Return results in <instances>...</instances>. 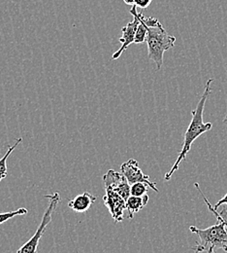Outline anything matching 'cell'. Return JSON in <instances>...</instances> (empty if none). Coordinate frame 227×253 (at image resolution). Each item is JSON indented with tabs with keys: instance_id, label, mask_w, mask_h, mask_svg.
I'll use <instances>...</instances> for the list:
<instances>
[{
	"instance_id": "6da1fadb",
	"label": "cell",
	"mask_w": 227,
	"mask_h": 253,
	"mask_svg": "<svg viewBox=\"0 0 227 253\" xmlns=\"http://www.w3.org/2000/svg\"><path fill=\"white\" fill-rule=\"evenodd\" d=\"M213 82H214V79H212V78L207 81L203 95L201 96V98L199 99L196 108H195V110L192 111L193 118H192V121H191V123L189 125L188 129L185 132L184 143H183L181 152L179 153V156H178V158L176 160L175 164L173 165V167L171 168V169L165 174L164 179L166 181L171 179L173 174L179 169L181 163L186 160L189 152L192 149V145L195 142V140H196L201 134L207 132L208 130H210L213 127V124L212 123H210V122L209 123H204L203 122L204 108H205V104H206L208 96L212 93L211 84Z\"/></svg>"
},
{
	"instance_id": "7a4b0ae2",
	"label": "cell",
	"mask_w": 227,
	"mask_h": 253,
	"mask_svg": "<svg viewBox=\"0 0 227 253\" xmlns=\"http://www.w3.org/2000/svg\"><path fill=\"white\" fill-rule=\"evenodd\" d=\"M196 189L202 195L206 205L208 206L211 212L215 214L217 217L218 223L206 228V229H199L196 226H191L190 230L194 234H196L199 238L198 244L193 248V250L196 253H217L218 250H223L227 253V227L226 223L223 220L220 212L218 210H215L214 207L211 205L209 200L206 198L202 190L200 189L199 184L195 183Z\"/></svg>"
},
{
	"instance_id": "3957f363",
	"label": "cell",
	"mask_w": 227,
	"mask_h": 253,
	"mask_svg": "<svg viewBox=\"0 0 227 253\" xmlns=\"http://www.w3.org/2000/svg\"><path fill=\"white\" fill-rule=\"evenodd\" d=\"M143 21L147 25L148 35V58L157 65V70H161L163 65L164 53L175 46L176 37L165 31L157 18L143 16Z\"/></svg>"
},
{
	"instance_id": "277c9868",
	"label": "cell",
	"mask_w": 227,
	"mask_h": 253,
	"mask_svg": "<svg viewBox=\"0 0 227 253\" xmlns=\"http://www.w3.org/2000/svg\"><path fill=\"white\" fill-rule=\"evenodd\" d=\"M45 198L49 200V206H48L46 211L44 212V215L42 217V220H41L38 229L36 230V232L32 237V239H30L23 247H21L17 253H37L39 242H40L46 228L52 221L53 213L57 210V207L62 200L61 195L58 192H56L52 195H47V196H45Z\"/></svg>"
},
{
	"instance_id": "5b68a950",
	"label": "cell",
	"mask_w": 227,
	"mask_h": 253,
	"mask_svg": "<svg viewBox=\"0 0 227 253\" xmlns=\"http://www.w3.org/2000/svg\"><path fill=\"white\" fill-rule=\"evenodd\" d=\"M121 172L126 176L130 185L142 182V183H146L151 189L158 193L160 192L157 188V184L151 181L150 176L145 174L142 171V169L139 168V163L134 159H130L128 162H125L124 164H122Z\"/></svg>"
},
{
	"instance_id": "8992f818",
	"label": "cell",
	"mask_w": 227,
	"mask_h": 253,
	"mask_svg": "<svg viewBox=\"0 0 227 253\" xmlns=\"http://www.w3.org/2000/svg\"><path fill=\"white\" fill-rule=\"evenodd\" d=\"M103 182L105 189L116 191L126 201L131 196V185L122 172L115 171L114 169L108 170L103 175Z\"/></svg>"
},
{
	"instance_id": "52a82bcc",
	"label": "cell",
	"mask_w": 227,
	"mask_h": 253,
	"mask_svg": "<svg viewBox=\"0 0 227 253\" xmlns=\"http://www.w3.org/2000/svg\"><path fill=\"white\" fill-rule=\"evenodd\" d=\"M105 192L103 202L111 213L112 218L115 222L123 221L125 211H127V201L114 190L105 189Z\"/></svg>"
},
{
	"instance_id": "ba28073f",
	"label": "cell",
	"mask_w": 227,
	"mask_h": 253,
	"mask_svg": "<svg viewBox=\"0 0 227 253\" xmlns=\"http://www.w3.org/2000/svg\"><path fill=\"white\" fill-rule=\"evenodd\" d=\"M130 14L133 15V21L131 23H129L126 27H124L122 29V37L119 39V41L122 43V47L113 54L112 59L113 60H117L119 59L123 53L129 48L130 44L134 43L135 40V35H136V31L138 28V25L140 23V19L138 16V12H137V7L135 5L132 6L131 10H130Z\"/></svg>"
},
{
	"instance_id": "9c48e42d",
	"label": "cell",
	"mask_w": 227,
	"mask_h": 253,
	"mask_svg": "<svg viewBox=\"0 0 227 253\" xmlns=\"http://www.w3.org/2000/svg\"><path fill=\"white\" fill-rule=\"evenodd\" d=\"M97 197L89 192L82 193L69 201L68 207L76 212H86L96 203Z\"/></svg>"
},
{
	"instance_id": "30bf717a",
	"label": "cell",
	"mask_w": 227,
	"mask_h": 253,
	"mask_svg": "<svg viewBox=\"0 0 227 253\" xmlns=\"http://www.w3.org/2000/svg\"><path fill=\"white\" fill-rule=\"evenodd\" d=\"M149 202V196H130L127 201V211H129V218L132 219L134 214L144 209Z\"/></svg>"
},
{
	"instance_id": "8fae6325",
	"label": "cell",
	"mask_w": 227,
	"mask_h": 253,
	"mask_svg": "<svg viewBox=\"0 0 227 253\" xmlns=\"http://www.w3.org/2000/svg\"><path fill=\"white\" fill-rule=\"evenodd\" d=\"M23 141L22 137H19L16 141V143L12 146L9 147L8 151L5 153V155L0 159V182L2 181V179L7 177V160L9 158V156L11 155V153L17 148V146Z\"/></svg>"
},
{
	"instance_id": "7c38bea8",
	"label": "cell",
	"mask_w": 227,
	"mask_h": 253,
	"mask_svg": "<svg viewBox=\"0 0 227 253\" xmlns=\"http://www.w3.org/2000/svg\"><path fill=\"white\" fill-rule=\"evenodd\" d=\"M139 19H140V23L138 25L137 31H136V35H135V40L134 43L135 44H141L146 42L147 39V35H148V28L147 25L145 24V22L143 21V13H138Z\"/></svg>"
},
{
	"instance_id": "4fadbf2b",
	"label": "cell",
	"mask_w": 227,
	"mask_h": 253,
	"mask_svg": "<svg viewBox=\"0 0 227 253\" xmlns=\"http://www.w3.org/2000/svg\"><path fill=\"white\" fill-rule=\"evenodd\" d=\"M28 213V210L25 208L19 209L17 211H8V212H1L0 213V225L3 224L4 222L8 221L12 218H14L15 216H19V215H26Z\"/></svg>"
},
{
	"instance_id": "5bb4252c",
	"label": "cell",
	"mask_w": 227,
	"mask_h": 253,
	"mask_svg": "<svg viewBox=\"0 0 227 253\" xmlns=\"http://www.w3.org/2000/svg\"><path fill=\"white\" fill-rule=\"evenodd\" d=\"M148 189H149V186L146 183H142V182L135 183L131 185V195L138 196V197L144 196L147 194Z\"/></svg>"
},
{
	"instance_id": "9a60e30c",
	"label": "cell",
	"mask_w": 227,
	"mask_h": 253,
	"mask_svg": "<svg viewBox=\"0 0 227 253\" xmlns=\"http://www.w3.org/2000/svg\"><path fill=\"white\" fill-rule=\"evenodd\" d=\"M153 0H134V5L141 9H146L152 4Z\"/></svg>"
},
{
	"instance_id": "2e32d148",
	"label": "cell",
	"mask_w": 227,
	"mask_h": 253,
	"mask_svg": "<svg viewBox=\"0 0 227 253\" xmlns=\"http://www.w3.org/2000/svg\"><path fill=\"white\" fill-rule=\"evenodd\" d=\"M223 205H227V194L225 195V197L222 199V200H220L216 205H215V207H214V209L215 210H218L221 206H223Z\"/></svg>"
},
{
	"instance_id": "e0dca14e",
	"label": "cell",
	"mask_w": 227,
	"mask_h": 253,
	"mask_svg": "<svg viewBox=\"0 0 227 253\" xmlns=\"http://www.w3.org/2000/svg\"><path fill=\"white\" fill-rule=\"evenodd\" d=\"M220 214H221V216H222V218H223V220L224 222L226 223V225H227V211L226 208H224L223 209V211L220 212Z\"/></svg>"
},
{
	"instance_id": "ac0fdd59",
	"label": "cell",
	"mask_w": 227,
	"mask_h": 253,
	"mask_svg": "<svg viewBox=\"0 0 227 253\" xmlns=\"http://www.w3.org/2000/svg\"><path fill=\"white\" fill-rule=\"evenodd\" d=\"M124 2H125L127 5H130V6H133V5H134V0H124Z\"/></svg>"
},
{
	"instance_id": "d6986e66",
	"label": "cell",
	"mask_w": 227,
	"mask_h": 253,
	"mask_svg": "<svg viewBox=\"0 0 227 253\" xmlns=\"http://www.w3.org/2000/svg\"><path fill=\"white\" fill-rule=\"evenodd\" d=\"M224 123H225V124H226V125H227V116H226V118H225V120H224Z\"/></svg>"
}]
</instances>
